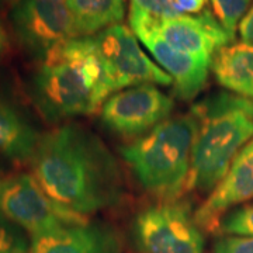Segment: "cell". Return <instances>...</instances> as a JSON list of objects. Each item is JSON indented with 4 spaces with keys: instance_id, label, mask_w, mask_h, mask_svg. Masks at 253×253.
<instances>
[{
    "instance_id": "1",
    "label": "cell",
    "mask_w": 253,
    "mask_h": 253,
    "mask_svg": "<svg viewBox=\"0 0 253 253\" xmlns=\"http://www.w3.org/2000/svg\"><path fill=\"white\" fill-rule=\"evenodd\" d=\"M31 166L46 194L82 217L116 207L124 197L117 159L94 132L78 124L41 136Z\"/></svg>"
},
{
    "instance_id": "2",
    "label": "cell",
    "mask_w": 253,
    "mask_h": 253,
    "mask_svg": "<svg viewBox=\"0 0 253 253\" xmlns=\"http://www.w3.org/2000/svg\"><path fill=\"white\" fill-rule=\"evenodd\" d=\"M31 96L51 123L97 111L111 93L93 38H72L46 55L34 75Z\"/></svg>"
},
{
    "instance_id": "3",
    "label": "cell",
    "mask_w": 253,
    "mask_h": 253,
    "mask_svg": "<svg viewBox=\"0 0 253 253\" xmlns=\"http://www.w3.org/2000/svg\"><path fill=\"white\" fill-rule=\"evenodd\" d=\"M197 129L189 187L211 193L236 155L253 139V100L219 91L191 107Z\"/></svg>"
},
{
    "instance_id": "4",
    "label": "cell",
    "mask_w": 253,
    "mask_h": 253,
    "mask_svg": "<svg viewBox=\"0 0 253 253\" xmlns=\"http://www.w3.org/2000/svg\"><path fill=\"white\" fill-rule=\"evenodd\" d=\"M196 129L197 120L190 110L121 148L123 159L145 191L161 200H176L189 186Z\"/></svg>"
},
{
    "instance_id": "5",
    "label": "cell",
    "mask_w": 253,
    "mask_h": 253,
    "mask_svg": "<svg viewBox=\"0 0 253 253\" xmlns=\"http://www.w3.org/2000/svg\"><path fill=\"white\" fill-rule=\"evenodd\" d=\"M132 235L142 253H204V235L186 203L162 200L136 214Z\"/></svg>"
},
{
    "instance_id": "6",
    "label": "cell",
    "mask_w": 253,
    "mask_h": 253,
    "mask_svg": "<svg viewBox=\"0 0 253 253\" xmlns=\"http://www.w3.org/2000/svg\"><path fill=\"white\" fill-rule=\"evenodd\" d=\"M0 214L23 228L31 238L87 221L86 217L55 203L28 173L0 179Z\"/></svg>"
},
{
    "instance_id": "7",
    "label": "cell",
    "mask_w": 253,
    "mask_h": 253,
    "mask_svg": "<svg viewBox=\"0 0 253 253\" xmlns=\"http://www.w3.org/2000/svg\"><path fill=\"white\" fill-rule=\"evenodd\" d=\"M110 93L141 84H173L172 78L145 54L136 36L117 24L91 37Z\"/></svg>"
},
{
    "instance_id": "8",
    "label": "cell",
    "mask_w": 253,
    "mask_h": 253,
    "mask_svg": "<svg viewBox=\"0 0 253 253\" xmlns=\"http://www.w3.org/2000/svg\"><path fill=\"white\" fill-rule=\"evenodd\" d=\"M174 101L156 84H141L116 91L100 110L106 129L124 138H139L170 118Z\"/></svg>"
},
{
    "instance_id": "9",
    "label": "cell",
    "mask_w": 253,
    "mask_h": 253,
    "mask_svg": "<svg viewBox=\"0 0 253 253\" xmlns=\"http://www.w3.org/2000/svg\"><path fill=\"white\" fill-rule=\"evenodd\" d=\"M11 24L20 45L41 61L75 38L68 0H20L11 11Z\"/></svg>"
},
{
    "instance_id": "10",
    "label": "cell",
    "mask_w": 253,
    "mask_h": 253,
    "mask_svg": "<svg viewBox=\"0 0 253 253\" xmlns=\"http://www.w3.org/2000/svg\"><path fill=\"white\" fill-rule=\"evenodd\" d=\"M129 26L136 38L152 54L173 81L176 94L183 100L194 99L204 89L208 79V65L172 46L156 30V20L138 13H129Z\"/></svg>"
},
{
    "instance_id": "11",
    "label": "cell",
    "mask_w": 253,
    "mask_h": 253,
    "mask_svg": "<svg viewBox=\"0 0 253 253\" xmlns=\"http://www.w3.org/2000/svg\"><path fill=\"white\" fill-rule=\"evenodd\" d=\"M156 30L176 49L208 66L224 46L234 41L208 10L197 16L179 14L156 20Z\"/></svg>"
},
{
    "instance_id": "12",
    "label": "cell",
    "mask_w": 253,
    "mask_h": 253,
    "mask_svg": "<svg viewBox=\"0 0 253 253\" xmlns=\"http://www.w3.org/2000/svg\"><path fill=\"white\" fill-rule=\"evenodd\" d=\"M253 200V139L242 148L222 180L194 212L201 229L218 231L226 211Z\"/></svg>"
},
{
    "instance_id": "13",
    "label": "cell",
    "mask_w": 253,
    "mask_h": 253,
    "mask_svg": "<svg viewBox=\"0 0 253 253\" xmlns=\"http://www.w3.org/2000/svg\"><path fill=\"white\" fill-rule=\"evenodd\" d=\"M30 253H121V241L114 228L87 219L31 238Z\"/></svg>"
},
{
    "instance_id": "14",
    "label": "cell",
    "mask_w": 253,
    "mask_h": 253,
    "mask_svg": "<svg viewBox=\"0 0 253 253\" xmlns=\"http://www.w3.org/2000/svg\"><path fill=\"white\" fill-rule=\"evenodd\" d=\"M217 82L229 93L253 100V44L224 46L212 61Z\"/></svg>"
},
{
    "instance_id": "15",
    "label": "cell",
    "mask_w": 253,
    "mask_h": 253,
    "mask_svg": "<svg viewBox=\"0 0 253 253\" xmlns=\"http://www.w3.org/2000/svg\"><path fill=\"white\" fill-rule=\"evenodd\" d=\"M40 138L27 117L0 97V156L11 162L31 161Z\"/></svg>"
},
{
    "instance_id": "16",
    "label": "cell",
    "mask_w": 253,
    "mask_h": 253,
    "mask_svg": "<svg viewBox=\"0 0 253 253\" xmlns=\"http://www.w3.org/2000/svg\"><path fill=\"white\" fill-rule=\"evenodd\" d=\"M68 4L75 38L97 36L126 17V0H68Z\"/></svg>"
},
{
    "instance_id": "17",
    "label": "cell",
    "mask_w": 253,
    "mask_h": 253,
    "mask_svg": "<svg viewBox=\"0 0 253 253\" xmlns=\"http://www.w3.org/2000/svg\"><path fill=\"white\" fill-rule=\"evenodd\" d=\"M214 16L226 33L235 38L238 26L249 11L252 0H211Z\"/></svg>"
},
{
    "instance_id": "18",
    "label": "cell",
    "mask_w": 253,
    "mask_h": 253,
    "mask_svg": "<svg viewBox=\"0 0 253 253\" xmlns=\"http://www.w3.org/2000/svg\"><path fill=\"white\" fill-rule=\"evenodd\" d=\"M218 231L225 236L253 238V204L238 207L225 214Z\"/></svg>"
},
{
    "instance_id": "19",
    "label": "cell",
    "mask_w": 253,
    "mask_h": 253,
    "mask_svg": "<svg viewBox=\"0 0 253 253\" xmlns=\"http://www.w3.org/2000/svg\"><path fill=\"white\" fill-rule=\"evenodd\" d=\"M30 249L26 231L0 214V253H30Z\"/></svg>"
},
{
    "instance_id": "20",
    "label": "cell",
    "mask_w": 253,
    "mask_h": 253,
    "mask_svg": "<svg viewBox=\"0 0 253 253\" xmlns=\"http://www.w3.org/2000/svg\"><path fill=\"white\" fill-rule=\"evenodd\" d=\"M129 13L144 14L155 20L176 17L181 14L174 0H129Z\"/></svg>"
},
{
    "instance_id": "21",
    "label": "cell",
    "mask_w": 253,
    "mask_h": 253,
    "mask_svg": "<svg viewBox=\"0 0 253 253\" xmlns=\"http://www.w3.org/2000/svg\"><path fill=\"white\" fill-rule=\"evenodd\" d=\"M214 253H253V238L224 236L212 248Z\"/></svg>"
},
{
    "instance_id": "22",
    "label": "cell",
    "mask_w": 253,
    "mask_h": 253,
    "mask_svg": "<svg viewBox=\"0 0 253 253\" xmlns=\"http://www.w3.org/2000/svg\"><path fill=\"white\" fill-rule=\"evenodd\" d=\"M239 34L242 42L253 44V4L239 24Z\"/></svg>"
},
{
    "instance_id": "23",
    "label": "cell",
    "mask_w": 253,
    "mask_h": 253,
    "mask_svg": "<svg viewBox=\"0 0 253 253\" xmlns=\"http://www.w3.org/2000/svg\"><path fill=\"white\" fill-rule=\"evenodd\" d=\"M207 0H174V4L177 10L183 13H201V10L204 9Z\"/></svg>"
},
{
    "instance_id": "24",
    "label": "cell",
    "mask_w": 253,
    "mask_h": 253,
    "mask_svg": "<svg viewBox=\"0 0 253 253\" xmlns=\"http://www.w3.org/2000/svg\"><path fill=\"white\" fill-rule=\"evenodd\" d=\"M9 45V38H7V33L3 28V26L0 24V56L4 54V51L7 49Z\"/></svg>"
},
{
    "instance_id": "25",
    "label": "cell",
    "mask_w": 253,
    "mask_h": 253,
    "mask_svg": "<svg viewBox=\"0 0 253 253\" xmlns=\"http://www.w3.org/2000/svg\"><path fill=\"white\" fill-rule=\"evenodd\" d=\"M20 0H0V6L1 4H9V3H17Z\"/></svg>"
}]
</instances>
